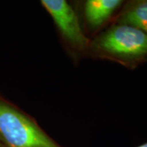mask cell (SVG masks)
<instances>
[{"mask_svg": "<svg viewBox=\"0 0 147 147\" xmlns=\"http://www.w3.org/2000/svg\"><path fill=\"white\" fill-rule=\"evenodd\" d=\"M87 56L135 69L147 63V34L135 27L115 22L90 41Z\"/></svg>", "mask_w": 147, "mask_h": 147, "instance_id": "cell-1", "label": "cell"}, {"mask_svg": "<svg viewBox=\"0 0 147 147\" xmlns=\"http://www.w3.org/2000/svg\"><path fill=\"white\" fill-rule=\"evenodd\" d=\"M0 142L6 147H61L32 117L2 96Z\"/></svg>", "mask_w": 147, "mask_h": 147, "instance_id": "cell-2", "label": "cell"}, {"mask_svg": "<svg viewBox=\"0 0 147 147\" xmlns=\"http://www.w3.org/2000/svg\"><path fill=\"white\" fill-rule=\"evenodd\" d=\"M62 40L75 56L87 55L90 40L82 30L78 15L65 0H42Z\"/></svg>", "mask_w": 147, "mask_h": 147, "instance_id": "cell-3", "label": "cell"}, {"mask_svg": "<svg viewBox=\"0 0 147 147\" xmlns=\"http://www.w3.org/2000/svg\"><path fill=\"white\" fill-rule=\"evenodd\" d=\"M124 4L122 0H88L84 4V16L92 30H99Z\"/></svg>", "mask_w": 147, "mask_h": 147, "instance_id": "cell-4", "label": "cell"}, {"mask_svg": "<svg viewBox=\"0 0 147 147\" xmlns=\"http://www.w3.org/2000/svg\"><path fill=\"white\" fill-rule=\"evenodd\" d=\"M115 23L135 27L147 34V0H133L124 3Z\"/></svg>", "mask_w": 147, "mask_h": 147, "instance_id": "cell-5", "label": "cell"}, {"mask_svg": "<svg viewBox=\"0 0 147 147\" xmlns=\"http://www.w3.org/2000/svg\"><path fill=\"white\" fill-rule=\"evenodd\" d=\"M137 147H147V142L145 143V144H143V145H142V146H139Z\"/></svg>", "mask_w": 147, "mask_h": 147, "instance_id": "cell-6", "label": "cell"}, {"mask_svg": "<svg viewBox=\"0 0 147 147\" xmlns=\"http://www.w3.org/2000/svg\"><path fill=\"white\" fill-rule=\"evenodd\" d=\"M0 147H6V146H3V144H2V143L0 142Z\"/></svg>", "mask_w": 147, "mask_h": 147, "instance_id": "cell-7", "label": "cell"}]
</instances>
